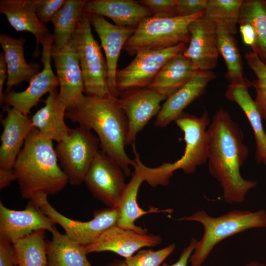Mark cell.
<instances>
[{"label":"cell","instance_id":"3957f363","mask_svg":"<svg viewBox=\"0 0 266 266\" xmlns=\"http://www.w3.org/2000/svg\"><path fill=\"white\" fill-rule=\"evenodd\" d=\"M58 162L53 140L33 129L13 168L22 198L30 200L40 194L48 196L61 191L68 182Z\"/></svg>","mask_w":266,"mask_h":266},{"label":"cell","instance_id":"484cf974","mask_svg":"<svg viewBox=\"0 0 266 266\" xmlns=\"http://www.w3.org/2000/svg\"><path fill=\"white\" fill-rule=\"evenodd\" d=\"M198 71L181 52L163 66L148 88L167 98L191 80Z\"/></svg>","mask_w":266,"mask_h":266},{"label":"cell","instance_id":"8992f818","mask_svg":"<svg viewBox=\"0 0 266 266\" xmlns=\"http://www.w3.org/2000/svg\"><path fill=\"white\" fill-rule=\"evenodd\" d=\"M204 13L185 17H147L138 24L123 49L133 56L142 50L164 49L182 43L188 44L189 25Z\"/></svg>","mask_w":266,"mask_h":266},{"label":"cell","instance_id":"8fae6325","mask_svg":"<svg viewBox=\"0 0 266 266\" xmlns=\"http://www.w3.org/2000/svg\"><path fill=\"white\" fill-rule=\"evenodd\" d=\"M121 168L101 150L94 159L84 182L93 196L108 207L117 208L126 186Z\"/></svg>","mask_w":266,"mask_h":266},{"label":"cell","instance_id":"f1b7e54d","mask_svg":"<svg viewBox=\"0 0 266 266\" xmlns=\"http://www.w3.org/2000/svg\"><path fill=\"white\" fill-rule=\"evenodd\" d=\"M86 0H66L52 19V46L62 48L69 43L84 12Z\"/></svg>","mask_w":266,"mask_h":266},{"label":"cell","instance_id":"1f68e13d","mask_svg":"<svg viewBox=\"0 0 266 266\" xmlns=\"http://www.w3.org/2000/svg\"><path fill=\"white\" fill-rule=\"evenodd\" d=\"M243 23L254 29L257 42L253 52L266 64V0H243L238 24Z\"/></svg>","mask_w":266,"mask_h":266},{"label":"cell","instance_id":"ffe728a7","mask_svg":"<svg viewBox=\"0 0 266 266\" xmlns=\"http://www.w3.org/2000/svg\"><path fill=\"white\" fill-rule=\"evenodd\" d=\"M216 78L212 70H199L191 80L165 100L156 116L154 125L164 128L175 121L189 105L204 93L208 83Z\"/></svg>","mask_w":266,"mask_h":266},{"label":"cell","instance_id":"ba28073f","mask_svg":"<svg viewBox=\"0 0 266 266\" xmlns=\"http://www.w3.org/2000/svg\"><path fill=\"white\" fill-rule=\"evenodd\" d=\"M100 147L98 137L79 126L71 129L67 136L57 142L56 155L68 183L79 185L84 182Z\"/></svg>","mask_w":266,"mask_h":266},{"label":"cell","instance_id":"f546056e","mask_svg":"<svg viewBox=\"0 0 266 266\" xmlns=\"http://www.w3.org/2000/svg\"><path fill=\"white\" fill-rule=\"evenodd\" d=\"M215 22L218 52L227 66L225 77L230 84L244 83L248 79L243 76L242 59L236 40L224 23Z\"/></svg>","mask_w":266,"mask_h":266},{"label":"cell","instance_id":"603a6c76","mask_svg":"<svg viewBox=\"0 0 266 266\" xmlns=\"http://www.w3.org/2000/svg\"><path fill=\"white\" fill-rule=\"evenodd\" d=\"M84 12L107 17L119 26L135 29L144 19L152 16L147 7L134 0H87Z\"/></svg>","mask_w":266,"mask_h":266},{"label":"cell","instance_id":"bcb514c9","mask_svg":"<svg viewBox=\"0 0 266 266\" xmlns=\"http://www.w3.org/2000/svg\"><path fill=\"white\" fill-rule=\"evenodd\" d=\"M265 165L266 166V161L264 163Z\"/></svg>","mask_w":266,"mask_h":266},{"label":"cell","instance_id":"52a82bcc","mask_svg":"<svg viewBox=\"0 0 266 266\" xmlns=\"http://www.w3.org/2000/svg\"><path fill=\"white\" fill-rule=\"evenodd\" d=\"M91 26L88 13L84 12L70 43L75 49L79 63L85 94L107 96L111 94L108 87L106 61L101 47L92 33Z\"/></svg>","mask_w":266,"mask_h":266},{"label":"cell","instance_id":"e0dca14e","mask_svg":"<svg viewBox=\"0 0 266 266\" xmlns=\"http://www.w3.org/2000/svg\"><path fill=\"white\" fill-rule=\"evenodd\" d=\"M51 56L59 82V96L67 108L84 92L83 76L76 51L70 42L62 48L52 46Z\"/></svg>","mask_w":266,"mask_h":266},{"label":"cell","instance_id":"6da1fadb","mask_svg":"<svg viewBox=\"0 0 266 266\" xmlns=\"http://www.w3.org/2000/svg\"><path fill=\"white\" fill-rule=\"evenodd\" d=\"M208 133L209 171L219 182L226 202L242 203L248 192L257 184L255 181L243 178L240 174V168L249 153L243 133L222 107L214 115Z\"/></svg>","mask_w":266,"mask_h":266},{"label":"cell","instance_id":"30bf717a","mask_svg":"<svg viewBox=\"0 0 266 266\" xmlns=\"http://www.w3.org/2000/svg\"><path fill=\"white\" fill-rule=\"evenodd\" d=\"M187 44L182 43L164 49L138 52L128 66L117 70L115 81L119 95L126 90L148 87L163 66L173 57L183 52Z\"/></svg>","mask_w":266,"mask_h":266},{"label":"cell","instance_id":"f35d334b","mask_svg":"<svg viewBox=\"0 0 266 266\" xmlns=\"http://www.w3.org/2000/svg\"><path fill=\"white\" fill-rule=\"evenodd\" d=\"M239 32L242 39L245 44L249 46L254 52L256 49L257 37L253 27L249 23H243L238 24Z\"/></svg>","mask_w":266,"mask_h":266},{"label":"cell","instance_id":"60d3db41","mask_svg":"<svg viewBox=\"0 0 266 266\" xmlns=\"http://www.w3.org/2000/svg\"><path fill=\"white\" fill-rule=\"evenodd\" d=\"M198 241L195 238L192 237L189 244L182 250L178 260L176 263L171 265L165 263L162 266H188L190 258L195 250Z\"/></svg>","mask_w":266,"mask_h":266},{"label":"cell","instance_id":"cb8c5ba5","mask_svg":"<svg viewBox=\"0 0 266 266\" xmlns=\"http://www.w3.org/2000/svg\"><path fill=\"white\" fill-rule=\"evenodd\" d=\"M26 39L14 38L6 34H0V43L3 50L7 67L8 78L6 92L24 81H29L39 72V65L28 63L24 56V45Z\"/></svg>","mask_w":266,"mask_h":266},{"label":"cell","instance_id":"e575fe53","mask_svg":"<svg viewBox=\"0 0 266 266\" xmlns=\"http://www.w3.org/2000/svg\"><path fill=\"white\" fill-rule=\"evenodd\" d=\"M175 244L154 251L152 249L139 250L135 255L126 258L127 266H160L174 250Z\"/></svg>","mask_w":266,"mask_h":266},{"label":"cell","instance_id":"9a60e30c","mask_svg":"<svg viewBox=\"0 0 266 266\" xmlns=\"http://www.w3.org/2000/svg\"><path fill=\"white\" fill-rule=\"evenodd\" d=\"M53 42L42 46L41 61L43 68L30 81L29 86L24 91L17 92L13 90L5 92L3 102L15 108L25 115L36 105L45 94L57 89L59 82L51 66V49Z\"/></svg>","mask_w":266,"mask_h":266},{"label":"cell","instance_id":"8d00e7d4","mask_svg":"<svg viewBox=\"0 0 266 266\" xmlns=\"http://www.w3.org/2000/svg\"><path fill=\"white\" fill-rule=\"evenodd\" d=\"M66 0H33L36 15L39 21L45 24L51 21L56 12Z\"/></svg>","mask_w":266,"mask_h":266},{"label":"cell","instance_id":"7402d4cb","mask_svg":"<svg viewBox=\"0 0 266 266\" xmlns=\"http://www.w3.org/2000/svg\"><path fill=\"white\" fill-rule=\"evenodd\" d=\"M45 105L31 118L33 128L44 137L57 142L66 137L70 128L65 122L67 107L55 89L43 100Z\"/></svg>","mask_w":266,"mask_h":266},{"label":"cell","instance_id":"4fadbf2b","mask_svg":"<svg viewBox=\"0 0 266 266\" xmlns=\"http://www.w3.org/2000/svg\"><path fill=\"white\" fill-rule=\"evenodd\" d=\"M121 107L128 121L129 131L126 145L135 146L138 133L150 120L157 115L161 103L167 98L147 87L125 91L119 94Z\"/></svg>","mask_w":266,"mask_h":266},{"label":"cell","instance_id":"ee69618b","mask_svg":"<svg viewBox=\"0 0 266 266\" xmlns=\"http://www.w3.org/2000/svg\"><path fill=\"white\" fill-rule=\"evenodd\" d=\"M104 266H127L125 260H115Z\"/></svg>","mask_w":266,"mask_h":266},{"label":"cell","instance_id":"7c38bea8","mask_svg":"<svg viewBox=\"0 0 266 266\" xmlns=\"http://www.w3.org/2000/svg\"><path fill=\"white\" fill-rule=\"evenodd\" d=\"M55 224L33 200L22 210L8 208L0 202V239L13 244L39 230L51 233Z\"/></svg>","mask_w":266,"mask_h":266},{"label":"cell","instance_id":"ab89813d","mask_svg":"<svg viewBox=\"0 0 266 266\" xmlns=\"http://www.w3.org/2000/svg\"><path fill=\"white\" fill-rule=\"evenodd\" d=\"M12 244L0 239V266H14Z\"/></svg>","mask_w":266,"mask_h":266},{"label":"cell","instance_id":"ac0fdd59","mask_svg":"<svg viewBox=\"0 0 266 266\" xmlns=\"http://www.w3.org/2000/svg\"><path fill=\"white\" fill-rule=\"evenodd\" d=\"M162 241L159 235L140 233L116 225L102 233L95 241L85 246L86 253L109 251L128 258L141 248L154 247Z\"/></svg>","mask_w":266,"mask_h":266},{"label":"cell","instance_id":"7bdbcfd3","mask_svg":"<svg viewBox=\"0 0 266 266\" xmlns=\"http://www.w3.org/2000/svg\"><path fill=\"white\" fill-rule=\"evenodd\" d=\"M17 180L13 169L0 168V189L7 187L13 181Z\"/></svg>","mask_w":266,"mask_h":266},{"label":"cell","instance_id":"b9f144b4","mask_svg":"<svg viewBox=\"0 0 266 266\" xmlns=\"http://www.w3.org/2000/svg\"><path fill=\"white\" fill-rule=\"evenodd\" d=\"M7 67L5 61L3 52L0 54V104L3 102L4 93L3 85L6 79H7Z\"/></svg>","mask_w":266,"mask_h":266},{"label":"cell","instance_id":"5bb4252c","mask_svg":"<svg viewBox=\"0 0 266 266\" xmlns=\"http://www.w3.org/2000/svg\"><path fill=\"white\" fill-rule=\"evenodd\" d=\"M188 31L190 39L183 55L197 70H212L217 65L219 55L216 22L204 13L190 23Z\"/></svg>","mask_w":266,"mask_h":266},{"label":"cell","instance_id":"9c48e42d","mask_svg":"<svg viewBox=\"0 0 266 266\" xmlns=\"http://www.w3.org/2000/svg\"><path fill=\"white\" fill-rule=\"evenodd\" d=\"M48 196L41 194L32 199L39 205L42 212L56 224L61 226L65 234L85 246L95 241L102 233L116 225L118 209L108 207L96 210L93 219L83 222L70 219L57 211L48 202Z\"/></svg>","mask_w":266,"mask_h":266},{"label":"cell","instance_id":"d6a6232c","mask_svg":"<svg viewBox=\"0 0 266 266\" xmlns=\"http://www.w3.org/2000/svg\"><path fill=\"white\" fill-rule=\"evenodd\" d=\"M244 0H208L205 14L215 21L224 23L229 32L235 35Z\"/></svg>","mask_w":266,"mask_h":266},{"label":"cell","instance_id":"2e32d148","mask_svg":"<svg viewBox=\"0 0 266 266\" xmlns=\"http://www.w3.org/2000/svg\"><path fill=\"white\" fill-rule=\"evenodd\" d=\"M91 25L99 36L106 61L108 87L112 96L118 97L115 77L117 62L122 49L135 29L113 24L100 15L87 13Z\"/></svg>","mask_w":266,"mask_h":266},{"label":"cell","instance_id":"4dcf8cb0","mask_svg":"<svg viewBox=\"0 0 266 266\" xmlns=\"http://www.w3.org/2000/svg\"><path fill=\"white\" fill-rule=\"evenodd\" d=\"M45 230H39L12 244L15 266H47Z\"/></svg>","mask_w":266,"mask_h":266},{"label":"cell","instance_id":"44dd1931","mask_svg":"<svg viewBox=\"0 0 266 266\" xmlns=\"http://www.w3.org/2000/svg\"><path fill=\"white\" fill-rule=\"evenodd\" d=\"M0 12L15 31L33 34L37 47L53 42L52 34L36 15L33 0H0Z\"/></svg>","mask_w":266,"mask_h":266},{"label":"cell","instance_id":"277c9868","mask_svg":"<svg viewBox=\"0 0 266 266\" xmlns=\"http://www.w3.org/2000/svg\"><path fill=\"white\" fill-rule=\"evenodd\" d=\"M210 121L206 110L200 117L183 112L175 122L184 133V154L173 163H164L156 167L141 164L139 169L144 181L152 187L166 186L175 171L182 169L186 174H191L205 164L209 148L207 127Z\"/></svg>","mask_w":266,"mask_h":266},{"label":"cell","instance_id":"5b68a950","mask_svg":"<svg viewBox=\"0 0 266 266\" xmlns=\"http://www.w3.org/2000/svg\"><path fill=\"white\" fill-rule=\"evenodd\" d=\"M178 220L202 225L203 234L189 259L191 266H201L214 247L224 239L249 229L266 228V211L233 210L214 217L201 210Z\"/></svg>","mask_w":266,"mask_h":266},{"label":"cell","instance_id":"d590c367","mask_svg":"<svg viewBox=\"0 0 266 266\" xmlns=\"http://www.w3.org/2000/svg\"><path fill=\"white\" fill-rule=\"evenodd\" d=\"M138 1L150 10L152 16L164 18L177 16V0H141Z\"/></svg>","mask_w":266,"mask_h":266},{"label":"cell","instance_id":"d4e9b609","mask_svg":"<svg viewBox=\"0 0 266 266\" xmlns=\"http://www.w3.org/2000/svg\"><path fill=\"white\" fill-rule=\"evenodd\" d=\"M251 86L248 79L244 83L229 84L225 92V97L235 102L246 116L253 129L255 143V159L258 164L266 161V133L262 124V118L248 89Z\"/></svg>","mask_w":266,"mask_h":266},{"label":"cell","instance_id":"7a4b0ae2","mask_svg":"<svg viewBox=\"0 0 266 266\" xmlns=\"http://www.w3.org/2000/svg\"><path fill=\"white\" fill-rule=\"evenodd\" d=\"M65 117L80 127L93 130L97 134L101 150L116 163L126 176L131 175L130 166H134L135 162L129 158L125 149L128 121L118 97L83 94L66 109Z\"/></svg>","mask_w":266,"mask_h":266},{"label":"cell","instance_id":"4316f807","mask_svg":"<svg viewBox=\"0 0 266 266\" xmlns=\"http://www.w3.org/2000/svg\"><path fill=\"white\" fill-rule=\"evenodd\" d=\"M143 178L137 169L134 171L120 198L117 207L118 218L116 226L120 228L130 230L140 233H147V230L135 225V221L143 215L150 213L169 212V209L159 210L152 207L148 211L140 208L137 203L138 192Z\"/></svg>","mask_w":266,"mask_h":266},{"label":"cell","instance_id":"83f0119b","mask_svg":"<svg viewBox=\"0 0 266 266\" xmlns=\"http://www.w3.org/2000/svg\"><path fill=\"white\" fill-rule=\"evenodd\" d=\"M51 240L46 241L47 266H92L85 246L60 233L55 226Z\"/></svg>","mask_w":266,"mask_h":266},{"label":"cell","instance_id":"74e56055","mask_svg":"<svg viewBox=\"0 0 266 266\" xmlns=\"http://www.w3.org/2000/svg\"><path fill=\"white\" fill-rule=\"evenodd\" d=\"M177 16H189L205 11L208 0H177Z\"/></svg>","mask_w":266,"mask_h":266},{"label":"cell","instance_id":"d6986e66","mask_svg":"<svg viewBox=\"0 0 266 266\" xmlns=\"http://www.w3.org/2000/svg\"><path fill=\"white\" fill-rule=\"evenodd\" d=\"M6 116L1 119L0 168L13 169L25 140L33 128L31 119L17 109L6 105Z\"/></svg>","mask_w":266,"mask_h":266},{"label":"cell","instance_id":"f6af8a7d","mask_svg":"<svg viewBox=\"0 0 266 266\" xmlns=\"http://www.w3.org/2000/svg\"><path fill=\"white\" fill-rule=\"evenodd\" d=\"M243 266H266V264L257 261H252L245 264Z\"/></svg>","mask_w":266,"mask_h":266},{"label":"cell","instance_id":"836d02e7","mask_svg":"<svg viewBox=\"0 0 266 266\" xmlns=\"http://www.w3.org/2000/svg\"><path fill=\"white\" fill-rule=\"evenodd\" d=\"M244 57L247 65L257 76V79L251 81L256 92L254 101L262 119L266 121V64L252 51L246 52Z\"/></svg>","mask_w":266,"mask_h":266}]
</instances>
